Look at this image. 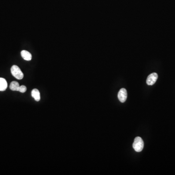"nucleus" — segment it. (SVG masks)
I'll return each instance as SVG.
<instances>
[{"label": "nucleus", "instance_id": "6", "mask_svg": "<svg viewBox=\"0 0 175 175\" xmlns=\"http://www.w3.org/2000/svg\"><path fill=\"white\" fill-rule=\"evenodd\" d=\"M32 96L34 98L36 101H40V96L39 90L37 89H33L31 92Z\"/></svg>", "mask_w": 175, "mask_h": 175}, {"label": "nucleus", "instance_id": "5", "mask_svg": "<svg viewBox=\"0 0 175 175\" xmlns=\"http://www.w3.org/2000/svg\"><path fill=\"white\" fill-rule=\"evenodd\" d=\"M21 56L22 58L27 61H30L32 59L31 54L26 50H22L21 52Z\"/></svg>", "mask_w": 175, "mask_h": 175}, {"label": "nucleus", "instance_id": "9", "mask_svg": "<svg viewBox=\"0 0 175 175\" xmlns=\"http://www.w3.org/2000/svg\"><path fill=\"white\" fill-rule=\"evenodd\" d=\"M26 90H27V88H26V87L24 86V85H22L21 86H20L18 91L21 92L22 93H24L26 92Z\"/></svg>", "mask_w": 175, "mask_h": 175}, {"label": "nucleus", "instance_id": "3", "mask_svg": "<svg viewBox=\"0 0 175 175\" xmlns=\"http://www.w3.org/2000/svg\"><path fill=\"white\" fill-rule=\"evenodd\" d=\"M127 91L126 89L124 88H122L119 90L118 94V97L119 99V101L122 103H124L126 102L127 99Z\"/></svg>", "mask_w": 175, "mask_h": 175}, {"label": "nucleus", "instance_id": "4", "mask_svg": "<svg viewBox=\"0 0 175 175\" xmlns=\"http://www.w3.org/2000/svg\"><path fill=\"white\" fill-rule=\"evenodd\" d=\"M158 75L156 73H153L148 75L146 80V83L148 85H153L156 83Z\"/></svg>", "mask_w": 175, "mask_h": 175}, {"label": "nucleus", "instance_id": "8", "mask_svg": "<svg viewBox=\"0 0 175 175\" xmlns=\"http://www.w3.org/2000/svg\"><path fill=\"white\" fill-rule=\"evenodd\" d=\"M19 84L16 81H12L10 85V89L13 91H18L19 88Z\"/></svg>", "mask_w": 175, "mask_h": 175}, {"label": "nucleus", "instance_id": "1", "mask_svg": "<svg viewBox=\"0 0 175 175\" xmlns=\"http://www.w3.org/2000/svg\"><path fill=\"white\" fill-rule=\"evenodd\" d=\"M144 142L141 137H136L133 144V148L137 152H141L144 148Z\"/></svg>", "mask_w": 175, "mask_h": 175}, {"label": "nucleus", "instance_id": "7", "mask_svg": "<svg viewBox=\"0 0 175 175\" xmlns=\"http://www.w3.org/2000/svg\"><path fill=\"white\" fill-rule=\"evenodd\" d=\"M7 88V83L5 79L0 77V91H4Z\"/></svg>", "mask_w": 175, "mask_h": 175}, {"label": "nucleus", "instance_id": "2", "mask_svg": "<svg viewBox=\"0 0 175 175\" xmlns=\"http://www.w3.org/2000/svg\"><path fill=\"white\" fill-rule=\"evenodd\" d=\"M11 74L17 80H21L23 78L24 75L21 69L18 66L13 65L11 68Z\"/></svg>", "mask_w": 175, "mask_h": 175}]
</instances>
